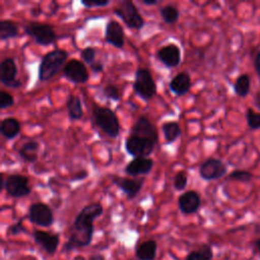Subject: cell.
I'll list each match as a JSON object with an SVG mask.
<instances>
[{"instance_id": "6da1fadb", "label": "cell", "mask_w": 260, "mask_h": 260, "mask_svg": "<svg viewBox=\"0 0 260 260\" xmlns=\"http://www.w3.org/2000/svg\"><path fill=\"white\" fill-rule=\"evenodd\" d=\"M103 212L104 207L100 202H92L81 208L69 230L68 239L64 244L65 252L90 245L94 231L93 221L100 217Z\"/></svg>"}, {"instance_id": "7a4b0ae2", "label": "cell", "mask_w": 260, "mask_h": 260, "mask_svg": "<svg viewBox=\"0 0 260 260\" xmlns=\"http://www.w3.org/2000/svg\"><path fill=\"white\" fill-rule=\"evenodd\" d=\"M68 52L63 49H55L45 54L38 69V79L41 82L52 79L66 65Z\"/></svg>"}, {"instance_id": "3957f363", "label": "cell", "mask_w": 260, "mask_h": 260, "mask_svg": "<svg viewBox=\"0 0 260 260\" xmlns=\"http://www.w3.org/2000/svg\"><path fill=\"white\" fill-rule=\"evenodd\" d=\"M92 119L94 125L107 136L117 138L120 133V122L116 113L108 107L94 106L92 109Z\"/></svg>"}, {"instance_id": "277c9868", "label": "cell", "mask_w": 260, "mask_h": 260, "mask_svg": "<svg viewBox=\"0 0 260 260\" xmlns=\"http://www.w3.org/2000/svg\"><path fill=\"white\" fill-rule=\"evenodd\" d=\"M1 189H4L10 197L14 198H22L31 193L28 178L20 174H11L6 179L1 175Z\"/></svg>"}, {"instance_id": "5b68a950", "label": "cell", "mask_w": 260, "mask_h": 260, "mask_svg": "<svg viewBox=\"0 0 260 260\" xmlns=\"http://www.w3.org/2000/svg\"><path fill=\"white\" fill-rule=\"evenodd\" d=\"M134 92L143 101H148L156 93V83L147 68H137L133 82Z\"/></svg>"}, {"instance_id": "8992f818", "label": "cell", "mask_w": 260, "mask_h": 260, "mask_svg": "<svg viewBox=\"0 0 260 260\" xmlns=\"http://www.w3.org/2000/svg\"><path fill=\"white\" fill-rule=\"evenodd\" d=\"M113 12L115 15L120 17L129 28L141 29L145 24V21L137 7L130 0L122 1L119 6L113 10Z\"/></svg>"}, {"instance_id": "52a82bcc", "label": "cell", "mask_w": 260, "mask_h": 260, "mask_svg": "<svg viewBox=\"0 0 260 260\" xmlns=\"http://www.w3.org/2000/svg\"><path fill=\"white\" fill-rule=\"evenodd\" d=\"M24 34L34 39L41 46H49L57 40V36L52 25L39 21L28 22L23 26Z\"/></svg>"}, {"instance_id": "ba28073f", "label": "cell", "mask_w": 260, "mask_h": 260, "mask_svg": "<svg viewBox=\"0 0 260 260\" xmlns=\"http://www.w3.org/2000/svg\"><path fill=\"white\" fill-rule=\"evenodd\" d=\"M156 142L151 139L129 135L125 139V149L126 151L135 157H149V155L154 150Z\"/></svg>"}, {"instance_id": "9c48e42d", "label": "cell", "mask_w": 260, "mask_h": 260, "mask_svg": "<svg viewBox=\"0 0 260 260\" xmlns=\"http://www.w3.org/2000/svg\"><path fill=\"white\" fill-rule=\"evenodd\" d=\"M27 218L31 223L43 228H49L55 221L52 209L44 202L31 203L28 207Z\"/></svg>"}, {"instance_id": "30bf717a", "label": "cell", "mask_w": 260, "mask_h": 260, "mask_svg": "<svg viewBox=\"0 0 260 260\" xmlns=\"http://www.w3.org/2000/svg\"><path fill=\"white\" fill-rule=\"evenodd\" d=\"M228 172L225 164L215 157L206 158L199 167V176L204 181H213L222 178Z\"/></svg>"}, {"instance_id": "8fae6325", "label": "cell", "mask_w": 260, "mask_h": 260, "mask_svg": "<svg viewBox=\"0 0 260 260\" xmlns=\"http://www.w3.org/2000/svg\"><path fill=\"white\" fill-rule=\"evenodd\" d=\"M17 67L13 58L7 57L0 63V81L8 88H19L22 83L16 78Z\"/></svg>"}, {"instance_id": "7c38bea8", "label": "cell", "mask_w": 260, "mask_h": 260, "mask_svg": "<svg viewBox=\"0 0 260 260\" xmlns=\"http://www.w3.org/2000/svg\"><path fill=\"white\" fill-rule=\"evenodd\" d=\"M62 71L64 77L73 83H85L89 78L86 66L77 59L69 60Z\"/></svg>"}, {"instance_id": "4fadbf2b", "label": "cell", "mask_w": 260, "mask_h": 260, "mask_svg": "<svg viewBox=\"0 0 260 260\" xmlns=\"http://www.w3.org/2000/svg\"><path fill=\"white\" fill-rule=\"evenodd\" d=\"M36 244H38L46 253L54 255L60 244V234L50 233L42 230H35L31 234Z\"/></svg>"}, {"instance_id": "5bb4252c", "label": "cell", "mask_w": 260, "mask_h": 260, "mask_svg": "<svg viewBox=\"0 0 260 260\" xmlns=\"http://www.w3.org/2000/svg\"><path fill=\"white\" fill-rule=\"evenodd\" d=\"M112 182L126 194L127 199H133L141 191V189L144 185L145 179L143 177L131 179V178H126V177L113 176Z\"/></svg>"}, {"instance_id": "9a60e30c", "label": "cell", "mask_w": 260, "mask_h": 260, "mask_svg": "<svg viewBox=\"0 0 260 260\" xmlns=\"http://www.w3.org/2000/svg\"><path fill=\"white\" fill-rule=\"evenodd\" d=\"M129 135L145 137L153 140L156 143L158 141V132L156 130V127L150 122V120L146 116L138 117L136 122L131 127Z\"/></svg>"}, {"instance_id": "2e32d148", "label": "cell", "mask_w": 260, "mask_h": 260, "mask_svg": "<svg viewBox=\"0 0 260 260\" xmlns=\"http://www.w3.org/2000/svg\"><path fill=\"white\" fill-rule=\"evenodd\" d=\"M156 58L168 68H175L181 62V49L176 44H168L159 48Z\"/></svg>"}, {"instance_id": "e0dca14e", "label": "cell", "mask_w": 260, "mask_h": 260, "mask_svg": "<svg viewBox=\"0 0 260 260\" xmlns=\"http://www.w3.org/2000/svg\"><path fill=\"white\" fill-rule=\"evenodd\" d=\"M105 41L106 43L114 46L117 49H123L125 45V34L123 26L115 19H111L107 22L105 28Z\"/></svg>"}, {"instance_id": "ac0fdd59", "label": "cell", "mask_w": 260, "mask_h": 260, "mask_svg": "<svg viewBox=\"0 0 260 260\" xmlns=\"http://www.w3.org/2000/svg\"><path fill=\"white\" fill-rule=\"evenodd\" d=\"M201 205V198L197 191L188 190L178 198V207L183 214H193L197 212Z\"/></svg>"}, {"instance_id": "d6986e66", "label": "cell", "mask_w": 260, "mask_h": 260, "mask_svg": "<svg viewBox=\"0 0 260 260\" xmlns=\"http://www.w3.org/2000/svg\"><path fill=\"white\" fill-rule=\"evenodd\" d=\"M153 165L154 161L150 157H135L126 165L124 171L130 177L147 175L152 170Z\"/></svg>"}, {"instance_id": "ffe728a7", "label": "cell", "mask_w": 260, "mask_h": 260, "mask_svg": "<svg viewBox=\"0 0 260 260\" xmlns=\"http://www.w3.org/2000/svg\"><path fill=\"white\" fill-rule=\"evenodd\" d=\"M170 90L177 96L186 94L191 88V76L188 72L182 71L176 74L169 83Z\"/></svg>"}, {"instance_id": "44dd1931", "label": "cell", "mask_w": 260, "mask_h": 260, "mask_svg": "<svg viewBox=\"0 0 260 260\" xmlns=\"http://www.w3.org/2000/svg\"><path fill=\"white\" fill-rule=\"evenodd\" d=\"M156 253L157 243L154 240L144 241L135 249V256L138 260H154Z\"/></svg>"}, {"instance_id": "7402d4cb", "label": "cell", "mask_w": 260, "mask_h": 260, "mask_svg": "<svg viewBox=\"0 0 260 260\" xmlns=\"http://www.w3.org/2000/svg\"><path fill=\"white\" fill-rule=\"evenodd\" d=\"M21 126L17 119L13 117L4 118L0 123V132L1 135L7 140H11L16 137L20 132Z\"/></svg>"}, {"instance_id": "603a6c76", "label": "cell", "mask_w": 260, "mask_h": 260, "mask_svg": "<svg viewBox=\"0 0 260 260\" xmlns=\"http://www.w3.org/2000/svg\"><path fill=\"white\" fill-rule=\"evenodd\" d=\"M40 143L37 140H28L21 145V147L17 150L19 157L26 162H35L37 161L39 155Z\"/></svg>"}, {"instance_id": "cb8c5ba5", "label": "cell", "mask_w": 260, "mask_h": 260, "mask_svg": "<svg viewBox=\"0 0 260 260\" xmlns=\"http://www.w3.org/2000/svg\"><path fill=\"white\" fill-rule=\"evenodd\" d=\"M66 109L71 121L80 120L83 116V110L80 98L74 94H68L66 100Z\"/></svg>"}, {"instance_id": "d4e9b609", "label": "cell", "mask_w": 260, "mask_h": 260, "mask_svg": "<svg viewBox=\"0 0 260 260\" xmlns=\"http://www.w3.org/2000/svg\"><path fill=\"white\" fill-rule=\"evenodd\" d=\"M161 131L164 133L167 143L175 142L182 134L181 127L176 121H167L161 125Z\"/></svg>"}, {"instance_id": "484cf974", "label": "cell", "mask_w": 260, "mask_h": 260, "mask_svg": "<svg viewBox=\"0 0 260 260\" xmlns=\"http://www.w3.org/2000/svg\"><path fill=\"white\" fill-rule=\"evenodd\" d=\"M18 36V26L10 19L0 20V40L7 41Z\"/></svg>"}, {"instance_id": "4316f807", "label": "cell", "mask_w": 260, "mask_h": 260, "mask_svg": "<svg viewBox=\"0 0 260 260\" xmlns=\"http://www.w3.org/2000/svg\"><path fill=\"white\" fill-rule=\"evenodd\" d=\"M251 78L248 74H242L238 76L234 83V91L240 98H246L250 92Z\"/></svg>"}, {"instance_id": "83f0119b", "label": "cell", "mask_w": 260, "mask_h": 260, "mask_svg": "<svg viewBox=\"0 0 260 260\" xmlns=\"http://www.w3.org/2000/svg\"><path fill=\"white\" fill-rule=\"evenodd\" d=\"M212 248L208 244H203L198 249L191 251L185 260H212Z\"/></svg>"}, {"instance_id": "f1b7e54d", "label": "cell", "mask_w": 260, "mask_h": 260, "mask_svg": "<svg viewBox=\"0 0 260 260\" xmlns=\"http://www.w3.org/2000/svg\"><path fill=\"white\" fill-rule=\"evenodd\" d=\"M159 14L161 19L168 24H174L179 20L180 11L172 4L164 5L159 8Z\"/></svg>"}, {"instance_id": "f546056e", "label": "cell", "mask_w": 260, "mask_h": 260, "mask_svg": "<svg viewBox=\"0 0 260 260\" xmlns=\"http://www.w3.org/2000/svg\"><path fill=\"white\" fill-rule=\"evenodd\" d=\"M253 178V174L246 170H235L228 177L229 181H238L241 183H249Z\"/></svg>"}, {"instance_id": "4dcf8cb0", "label": "cell", "mask_w": 260, "mask_h": 260, "mask_svg": "<svg viewBox=\"0 0 260 260\" xmlns=\"http://www.w3.org/2000/svg\"><path fill=\"white\" fill-rule=\"evenodd\" d=\"M246 120L250 129L252 130L260 129V113L255 112L251 108H248L246 111Z\"/></svg>"}, {"instance_id": "1f68e13d", "label": "cell", "mask_w": 260, "mask_h": 260, "mask_svg": "<svg viewBox=\"0 0 260 260\" xmlns=\"http://www.w3.org/2000/svg\"><path fill=\"white\" fill-rule=\"evenodd\" d=\"M102 91H103V95L108 100L118 102L121 99V92L118 86H116L115 84H112V83L107 84L106 86H104Z\"/></svg>"}, {"instance_id": "d6a6232c", "label": "cell", "mask_w": 260, "mask_h": 260, "mask_svg": "<svg viewBox=\"0 0 260 260\" xmlns=\"http://www.w3.org/2000/svg\"><path fill=\"white\" fill-rule=\"evenodd\" d=\"M188 183L187 174L185 171H179L174 177V187L177 191H182L186 188Z\"/></svg>"}, {"instance_id": "836d02e7", "label": "cell", "mask_w": 260, "mask_h": 260, "mask_svg": "<svg viewBox=\"0 0 260 260\" xmlns=\"http://www.w3.org/2000/svg\"><path fill=\"white\" fill-rule=\"evenodd\" d=\"M95 54H96V51L93 47H85L84 49L81 50L80 52V57L81 59L84 61V63H86L87 65H90L92 64L95 60Z\"/></svg>"}, {"instance_id": "e575fe53", "label": "cell", "mask_w": 260, "mask_h": 260, "mask_svg": "<svg viewBox=\"0 0 260 260\" xmlns=\"http://www.w3.org/2000/svg\"><path fill=\"white\" fill-rule=\"evenodd\" d=\"M14 105V98L11 93L5 90L0 91V109L4 110Z\"/></svg>"}, {"instance_id": "d590c367", "label": "cell", "mask_w": 260, "mask_h": 260, "mask_svg": "<svg viewBox=\"0 0 260 260\" xmlns=\"http://www.w3.org/2000/svg\"><path fill=\"white\" fill-rule=\"evenodd\" d=\"M22 220H23V218H20L18 221L10 224L7 229V235L16 236V235H19V234L26 233V229L22 224Z\"/></svg>"}, {"instance_id": "8d00e7d4", "label": "cell", "mask_w": 260, "mask_h": 260, "mask_svg": "<svg viewBox=\"0 0 260 260\" xmlns=\"http://www.w3.org/2000/svg\"><path fill=\"white\" fill-rule=\"evenodd\" d=\"M81 5H83L86 8H92V7H105L108 6L110 4L109 0H104V1H84L81 0L80 1Z\"/></svg>"}, {"instance_id": "74e56055", "label": "cell", "mask_w": 260, "mask_h": 260, "mask_svg": "<svg viewBox=\"0 0 260 260\" xmlns=\"http://www.w3.org/2000/svg\"><path fill=\"white\" fill-rule=\"evenodd\" d=\"M88 177V172L85 170H79L78 172H76L70 179L71 182H76V181H81L84 180Z\"/></svg>"}, {"instance_id": "f35d334b", "label": "cell", "mask_w": 260, "mask_h": 260, "mask_svg": "<svg viewBox=\"0 0 260 260\" xmlns=\"http://www.w3.org/2000/svg\"><path fill=\"white\" fill-rule=\"evenodd\" d=\"M89 68L92 72L94 73H101L104 71V68H105V65L103 62L101 61H94L92 64L89 65Z\"/></svg>"}, {"instance_id": "ab89813d", "label": "cell", "mask_w": 260, "mask_h": 260, "mask_svg": "<svg viewBox=\"0 0 260 260\" xmlns=\"http://www.w3.org/2000/svg\"><path fill=\"white\" fill-rule=\"evenodd\" d=\"M254 69L260 79V51L256 54V56L254 58Z\"/></svg>"}, {"instance_id": "60d3db41", "label": "cell", "mask_w": 260, "mask_h": 260, "mask_svg": "<svg viewBox=\"0 0 260 260\" xmlns=\"http://www.w3.org/2000/svg\"><path fill=\"white\" fill-rule=\"evenodd\" d=\"M254 104H255L256 108L260 110V89L255 93V96H254Z\"/></svg>"}, {"instance_id": "b9f144b4", "label": "cell", "mask_w": 260, "mask_h": 260, "mask_svg": "<svg viewBox=\"0 0 260 260\" xmlns=\"http://www.w3.org/2000/svg\"><path fill=\"white\" fill-rule=\"evenodd\" d=\"M58 3L56 2V1H51V3H50V9L52 10V12H51V15H53V14H55L56 13V11L58 10Z\"/></svg>"}, {"instance_id": "7bdbcfd3", "label": "cell", "mask_w": 260, "mask_h": 260, "mask_svg": "<svg viewBox=\"0 0 260 260\" xmlns=\"http://www.w3.org/2000/svg\"><path fill=\"white\" fill-rule=\"evenodd\" d=\"M88 260H106L105 257L101 254H94V255H91Z\"/></svg>"}, {"instance_id": "ee69618b", "label": "cell", "mask_w": 260, "mask_h": 260, "mask_svg": "<svg viewBox=\"0 0 260 260\" xmlns=\"http://www.w3.org/2000/svg\"><path fill=\"white\" fill-rule=\"evenodd\" d=\"M142 3H143L144 5L151 6V5L157 4V0H142Z\"/></svg>"}, {"instance_id": "f6af8a7d", "label": "cell", "mask_w": 260, "mask_h": 260, "mask_svg": "<svg viewBox=\"0 0 260 260\" xmlns=\"http://www.w3.org/2000/svg\"><path fill=\"white\" fill-rule=\"evenodd\" d=\"M42 12V10H40L38 7H36V8H32V10H31V14L34 15V16H38L40 13Z\"/></svg>"}, {"instance_id": "bcb514c9", "label": "cell", "mask_w": 260, "mask_h": 260, "mask_svg": "<svg viewBox=\"0 0 260 260\" xmlns=\"http://www.w3.org/2000/svg\"><path fill=\"white\" fill-rule=\"evenodd\" d=\"M254 246H255V248L258 250V252L260 253V238L257 239V240L254 242Z\"/></svg>"}]
</instances>
